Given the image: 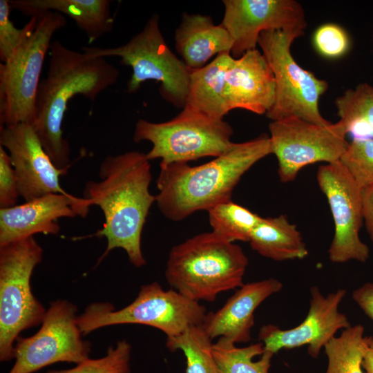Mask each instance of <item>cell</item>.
<instances>
[{"label": "cell", "instance_id": "15", "mask_svg": "<svg viewBox=\"0 0 373 373\" xmlns=\"http://www.w3.org/2000/svg\"><path fill=\"white\" fill-rule=\"evenodd\" d=\"M346 292L339 289L325 296L316 286L311 287L309 311L300 324L289 329H281L274 325H263L260 329L258 338L264 350L274 354L283 349L307 345L309 355L316 358L322 347L339 329L351 326L347 317L338 311Z\"/></svg>", "mask_w": 373, "mask_h": 373}, {"label": "cell", "instance_id": "8", "mask_svg": "<svg viewBox=\"0 0 373 373\" xmlns=\"http://www.w3.org/2000/svg\"><path fill=\"white\" fill-rule=\"evenodd\" d=\"M305 30H267L260 33L258 44L274 77L275 100L266 113L271 121L299 118L314 124L327 125L319 111L320 97L328 84L302 68L291 52L292 43Z\"/></svg>", "mask_w": 373, "mask_h": 373}, {"label": "cell", "instance_id": "22", "mask_svg": "<svg viewBox=\"0 0 373 373\" xmlns=\"http://www.w3.org/2000/svg\"><path fill=\"white\" fill-rule=\"evenodd\" d=\"M232 56L218 55L201 68L192 70L184 107L213 119L229 112L224 97L225 73Z\"/></svg>", "mask_w": 373, "mask_h": 373}, {"label": "cell", "instance_id": "29", "mask_svg": "<svg viewBox=\"0 0 373 373\" xmlns=\"http://www.w3.org/2000/svg\"><path fill=\"white\" fill-rule=\"evenodd\" d=\"M339 162L361 189L373 185V138L353 139Z\"/></svg>", "mask_w": 373, "mask_h": 373}, {"label": "cell", "instance_id": "11", "mask_svg": "<svg viewBox=\"0 0 373 373\" xmlns=\"http://www.w3.org/2000/svg\"><path fill=\"white\" fill-rule=\"evenodd\" d=\"M269 130L280 180L285 183L294 181L307 165L339 161L349 143L346 128L340 121L320 125L291 117L271 121Z\"/></svg>", "mask_w": 373, "mask_h": 373}, {"label": "cell", "instance_id": "6", "mask_svg": "<svg viewBox=\"0 0 373 373\" xmlns=\"http://www.w3.org/2000/svg\"><path fill=\"white\" fill-rule=\"evenodd\" d=\"M34 237L0 246V359L15 357L14 342L24 329L41 324L46 310L34 296L30 278L42 260Z\"/></svg>", "mask_w": 373, "mask_h": 373}, {"label": "cell", "instance_id": "25", "mask_svg": "<svg viewBox=\"0 0 373 373\" xmlns=\"http://www.w3.org/2000/svg\"><path fill=\"white\" fill-rule=\"evenodd\" d=\"M220 373H269L274 354L265 351L262 342L238 347L220 337L213 345Z\"/></svg>", "mask_w": 373, "mask_h": 373}, {"label": "cell", "instance_id": "33", "mask_svg": "<svg viewBox=\"0 0 373 373\" xmlns=\"http://www.w3.org/2000/svg\"><path fill=\"white\" fill-rule=\"evenodd\" d=\"M19 195L17 180L10 155L0 146V208L17 205Z\"/></svg>", "mask_w": 373, "mask_h": 373}, {"label": "cell", "instance_id": "14", "mask_svg": "<svg viewBox=\"0 0 373 373\" xmlns=\"http://www.w3.org/2000/svg\"><path fill=\"white\" fill-rule=\"evenodd\" d=\"M221 24L233 40L231 55L239 58L256 48L259 36L267 30H305L302 6L294 0H224Z\"/></svg>", "mask_w": 373, "mask_h": 373}, {"label": "cell", "instance_id": "36", "mask_svg": "<svg viewBox=\"0 0 373 373\" xmlns=\"http://www.w3.org/2000/svg\"><path fill=\"white\" fill-rule=\"evenodd\" d=\"M362 367L367 373H373V336H366V348Z\"/></svg>", "mask_w": 373, "mask_h": 373}, {"label": "cell", "instance_id": "26", "mask_svg": "<svg viewBox=\"0 0 373 373\" xmlns=\"http://www.w3.org/2000/svg\"><path fill=\"white\" fill-rule=\"evenodd\" d=\"M364 332L362 325H351L325 345L328 359L325 373H363L362 361L366 348Z\"/></svg>", "mask_w": 373, "mask_h": 373}, {"label": "cell", "instance_id": "9", "mask_svg": "<svg viewBox=\"0 0 373 373\" xmlns=\"http://www.w3.org/2000/svg\"><path fill=\"white\" fill-rule=\"evenodd\" d=\"M231 125L223 119L209 117L184 107L174 118L164 122L140 119L135 124L133 141L152 144L149 160L160 164L186 162L204 157H218L230 150L235 142Z\"/></svg>", "mask_w": 373, "mask_h": 373}, {"label": "cell", "instance_id": "34", "mask_svg": "<svg viewBox=\"0 0 373 373\" xmlns=\"http://www.w3.org/2000/svg\"><path fill=\"white\" fill-rule=\"evenodd\" d=\"M352 298L365 314L373 321V283H365L354 290Z\"/></svg>", "mask_w": 373, "mask_h": 373}, {"label": "cell", "instance_id": "1", "mask_svg": "<svg viewBox=\"0 0 373 373\" xmlns=\"http://www.w3.org/2000/svg\"><path fill=\"white\" fill-rule=\"evenodd\" d=\"M146 154L137 151L106 157L99 166L98 181L86 183L84 198L104 215L96 236L107 240L101 261L116 248L123 249L136 267L146 264L141 238L149 209L156 201L149 191L152 175Z\"/></svg>", "mask_w": 373, "mask_h": 373}, {"label": "cell", "instance_id": "24", "mask_svg": "<svg viewBox=\"0 0 373 373\" xmlns=\"http://www.w3.org/2000/svg\"><path fill=\"white\" fill-rule=\"evenodd\" d=\"M337 115L353 139L373 138V85L362 83L335 100Z\"/></svg>", "mask_w": 373, "mask_h": 373}, {"label": "cell", "instance_id": "28", "mask_svg": "<svg viewBox=\"0 0 373 373\" xmlns=\"http://www.w3.org/2000/svg\"><path fill=\"white\" fill-rule=\"evenodd\" d=\"M207 212L212 231L231 242H249L262 218L231 200L218 204Z\"/></svg>", "mask_w": 373, "mask_h": 373}, {"label": "cell", "instance_id": "19", "mask_svg": "<svg viewBox=\"0 0 373 373\" xmlns=\"http://www.w3.org/2000/svg\"><path fill=\"white\" fill-rule=\"evenodd\" d=\"M282 288V283L274 278L244 284L220 309L207 313L202 326L211 339L222 337L235 344L249 342L255 310Z\"/></svg>", "mask_w": 373, "mask_h": 373}, {"label": "cell", "instance_id": "16", "mask_svg": "<svg viewBox=\"0 0 373 373\" xmlns=\"http://www.w3.org/2000/svg\"><path fill=\"white\" fill-rule=\"evenodd\" d=\"M0 144L10 156L19 195L25 202L50 193H67L60 176L68 171L58 169L45 151L32 125L0 126Z\"/></svg>", "mask_w": 373, "mask_h": 373}, {"label": "cell", "instance_id": "20", "mask_svg": "<svg viewBox=\"0 0 373 373\" xmlns=\"http://www.w3.org/2000/svg\"><path fill=\"white\" fill-rule=\"evenodd\" d=\"M174 39L177 52L191 70L202 68L218 55L231 54L233 47V40L225 28L202 14L184 12Z\"/></svg>", "mask_w": 373, "mask_h": 373}, {"label": "cell", "instance_id": "4", "mask_svg": "<svg viewBox=\"0 0 373 373\" xmlns=\"http://www.w3.org/2000/svg\"><path fill=\"white\" fill-rule=\"evenodd\" d=\"M248 265L242 249L214 231L195 235L170 251L165 277L187 298L213 301L224 291L240 287Z\"/></svg>", "mask_w": 373, "mask_h": 373}, {"label": "cell", "instance_id": "35", "mask_svg": "<svg viewBox=\"0 0 373 373\" xmlns=\"http://www.w3.org/2000/svg\"><path fill=\"white\" fill-rule=\"evenodd\" d=\"M363 218L373 247V185L362 189Z\"/></svg>", "mask_w": 373, "mask_h": 373}, {"label": "cell", "instance_id": "27", "mask_svg": "<svg viewBox=\"0 0 373 373\" xmlns=\"http://www.w3.org/2000/svg\"><path fill=\"white\" fill-rule=\"evenodd\" d=\"M213 345L202 325L191 326L178 336L166 338V341L169 350L182 351L186 357L185 373H220Z\"/></svg>", "mask_w": 373, "mask_h": 373}, {"label": "cell", "instance_id": "3", "mask_svg": "<svg viewBox=\"0 0 373 373\" xmlns=\"http://www.w3.org/2000/svg\"><path fill=\"white\" fill-rule=\"evenodd\" d=\"M269 136L235 143L222 155L202 165L186 162L160 164L156 203L162 214L173 221L182 220L196 211H208L231 200L242 175L257 162L271 154Z\"/></svg>", "mask_w": 373, "mask_h": 373}, {"label": "cell", "instance_id": "30", "mask_svg": "<svg viewBox=\"0 0 373 373\" xmlns=\"http://www.w3.org/2000/svg\"><path fill=\"white\" fill-rule=\"evenodd\" d=\"M131 345L126 340L110 347L105 356L90 359L69 370H52L47 373H130Z\"/></svg>", "mask_w": 373, "mask_h": 373}, {"label": "cell", "instance_id": "31", "mask_svg": "<svg viewBox=\"0 0 373 373\" xmlns=\"http://www.w3.org/2000/svg\"><path fill=\"white\" fill-rule=\"evenodd\" d=\"M8 0H0V59L6 61L33 32L37 17H30L23 28H17L10 18Z\"/></svg>", "mask_w": 373, "mask_h": 373}, {"label": "cell", "instance_id": "5", "mask_svg": "<svg viewBox=\"0 0 373 373\" xmlns=\"http://www.w3.org/2000/svg\"><path fill=\"white\" fill-rule=\"evenodd\" d=\"M96 57H117L132 69L127 83L129 93L136 92L144 82H159L163 99L177 108L184 107L192 70L169 48L163 37L159 16L155 14L143 29L124 45L111 47L82 48Z\"/></svg>", "mask_w": 373, "mask_h": 373}, {"label": "cell", "instance_id": "21", "mask_svg": "<svg viewBox=\"0 0 373 373\" xmlns=\"http://www.w3.org/2000/svg\"><path fill=\"white\" fill-rule=\"evenodd\" d=\"M12 9L38 17L48 12L71 18L85 32L90 43L111 32L114 19L108 0H8Z\"/></svg>", "mask_w": 373, "mask_h": 373}, {"label": "cell", "instance_id": "7", "mask_svg": "<svg viewBox=\"0 0 373 373\" xmlns=\"http://www.w3.org/2000/svg\"><path fill=\"white\" fill-rule=\"evenodd\" d=\"M207 314L200 302L175 289L164 290L153 282L142 286L136 298L126 307L115 310L109 303H91L77 321L83 334L106 326L140 324L155 327L168 338L202 325Z\"/></svg>", "mask_w": 373, "mask_h": 373}, {"label": "cell", "instance_id": "10", "mask_svg": "<svg viewBox=\"0 0 373 373\" xmlns=\"http://www.w3.org/2000/svg\"><path fill=\"white\" fill-rule=\"evenodd\" d=\"M37 18L33 32L0 64V126L33 124L44 60L54 35L66 25L65 17L59 12H48Z\"/></svg>", "mask_w": 373, "mask_h": 373}, {"label": "cell", "instance_id": "18", "mask_svg": "<svg viewBox=\"0 0 373 373\" xmlns=\"http://www.w3.org/2000/svg\"><path fill=\"white\" fill-rule=\"evenodd\" d=\"M224 93L229 111L240 108L266 115L275 100L276 84L261 51L256 48L239 58L231 57L225 73Z\"/></svg>", "mask_w": 373, "mask_h": 373}, {"label": "cell", "instance_id": "32", "mask_svg": "<svg viewBox=\"0 0 373 373\" xmlns=\"http://www.w3.org/2000/svg\"><path fill=\"white\" fill-rule=\"evenodd\" d=\"M313 41L318 52L328 58L341 57L350 47V39L346 31L334 23H325L319 26L314 34Z\"/></svg>", "mask_w": 373, "mask_h": 373}, {"label": "cell", "instance_id": "23", "mask_svg": "<svg viewBox=\"0 0 373 373\" xmlns=\"http://www.w3.org/2000/svg\"><path fill=\"white\" fill-rule=\"evenodd\" d=\"M249 242L260 255L276 261L301 260L308 255L301 233L285 215L261 218Z\"/></svg>", "mask_w": 373, "mask_h": 373}, {"label": "cell", "instance_id": "2", "mask_svg": "<svg viewBox=\"0 0 373 373\" xmlns=\"http://www.w3.org/2000/svg\"><path fill=\"white\" fill-rule=\"evenodd\" d=\"M49 52L48 70L38 88L32 126L54 164L68 171L70 151L62 130L68 103L77 95L94 101L117 82L120 73L106 58L73 50L58 40L52 42Z\"/></svg>", "mask_w": 373, "mask_h": 373}, {"label": "cell", "instance_id": "12", "mask_svg": "<svg viewBox=\"0 0 373 373\" xmlns=\"http://www.w3.org/2000/svg\"><path fill=\"white\" fill-rule=\"evenodd\" d=\"M77 311L65 300L51 303L38 332L17 338L15 363L8 373H33L57 362L79 364L88 359L91 344L82 338Z\"/></svg>", "mask_w": 373, "mask_h": 373}, {"label": "cell", "instance_id": "17", "mask_svg": "<svg viewBox=\"0 0 373 373\" xmlns=\"http://www.w3.org/2000/svg\"><path fill=\"white\" fill-rule=\"evenodd\" d=\"M90 202L67 193H50L23 204L0 209V246L32 237L57 234L61 218L85 217Z\"/></svg>", "mask_w": 373, "mask_h": 373}, {"label": "cell", "instance_id": "13", "mask_svg": "<svg viewBox=\"0 0 373 373\" xmlns=\"http://www.w3.org/2000/svg\"><path fill=\"white\" fill-rule=\"evenodd\" d=\"M316 178L334 223L329 260L335 263L366 262L369 248L359 236L363 221L362 189L339 161L321 165Z\"/></svg>", "mask_w": 373, "mask_h": 373}]
</instances>
